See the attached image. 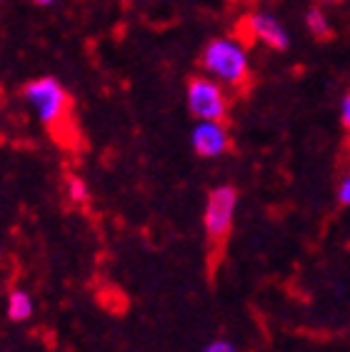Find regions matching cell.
<instances>
[{
    "label": "cell",
    "instance_id": "1",
    "mask_svg": "<svg viewBox=\"0 0 350 352\" xmlns=\"http://www.w3.org/2000/svg\"><path fill=\"white\" fill-rule=\"evenodd\" d=\"M203 70L228 88H243L250 82V63L245 45L236 38H213L203 47L200 55Z\"/></svg>",
    "mask_w": 350,
    "mask_h": 352
},
{
    "label": "cell",
    "instance_id": "2",
    "mask_svg": "<svg viewBox=\"0 0 350 352\" xmlns=\"http://www.w3.org/2000/svg\"><path fill=\"white\" fill-rule=\"evenodd\" d=\"M23 98L48 130H55L61 122L70 120V95L55 78L43 75L30 80L23 88Z\"/></svg>",
    "mask_w": 350,
    "mask_h": 352
},
{
    "label": "cell",
    "instance_id": "3",
    "mask_svg": "<svg viewBox=\"0 0 350 352\" xmlns=\"http://www.w3.org/2000/svg\"><path fill=\"white\" fill-rule=\"evenodd\" d=\"M185 98H188V110L190 116L198 120H216L225 122L228 118V95L223 90V85L208 75H193L185 88Z\"/></svg>",
    "mask_w": 350,
    "mask_h": 352
},
{
    "label": "cell",
    "instance_id": "4",
    "mask_svg": "<svg viewBox=\"0 0 350 352\" xmlns=\"http://www.w3.org/2000/svg\"><path fill=\"white\" fill-rule=\"evenodd\" d=\"M238 208V192L230 185H218L208 192L205 212H203V228L210 243H225L233 230V217Z\"/></svg>",
    "mask_w": 350,
    "mask_h": 352
},
{
    "label": "cell",
    "instance_id": "5",
    "mask_svg": "<svg viewBox=\"0 0 350 352\" xmlns=\"http://www.w3.org/2000/svg\"><path fill=\"white\" fill-rule=\"evenodd\" d=\"M190 142L200 157H220L230 150V135L225 122L198 120L190 133Z\"/></svg>",
    "mask_w": 350,
    "mask_h": 352
},
{
    "label": "cell",
    "instance_id": "6",
    "mask_svg": "<svg viewBox=\"0 0 350 352\" xmlns=\"http://www.w3.org/2000/svg\"><path fill=\"white\" fill-rule=\"evenodd\" d=\"M243 25H245V30L250 33V38H256L262 45L273 47V50H288V45H290L288 30L280 25V21H278L276 15L250 13V15H245Z\"/></svg>",
    "mask_w": 350,
    "mask_h": 352
},
{
    "label": "cell",
    "instance_id": "7",
    "mask_svg": "<svg viewBox=\"0 0 350 352\" xmlns=\"http://www.w3.org/2000/svg\"><path fill=\"white\" fill-rule=\"evenodd\" d=\"M6 312L10 322H25V320H30V315H33V298H30L25 290H18V287H15V290L8 292Z\"/></svg>",
    "mask_w": 350,
    "mask_h": 352
},
{
    "label": "cell",
    "instance_id": "8",
    "mask_svg": "<svg viewBox=\"0 0 350 352\" xmlns=\"http://www.w3.org/2000/svg\"><path fill=\"white\" fill-rule=\"evenodd\" d=\"M305 25H308V30L316 35L318 41H325V38H330V33H333L328 18H325V13L320 8H310L308 13H305Z\"/></svg>",
    "mask_w": 350,
    "mask_h": 352
},
{
    "label": "cell",
    "instance_id": "9",
    "mask_svg": "<svg viewBox=\"0 0 350 352\" xmlns=\"http://www.w3.org/2000/svg\"><path fill=\"white\" fill-rule=\"evenodd\" d=\"M65 192H68V200L75 205H83L88 200V185L83 177H68L65 180Z\"/></svg>",
    "mask_w": 350,
    "mask_h": 352
},
{
    "label": "cell",
    "instance_id": "10",
    "mask_svg": "<svg viewBox=\"0 0 350 352\" xmlns=\"http://www.w3.org/2000/svg\"><path fill=\"white\" fill-rule=\"evenodd\" d=\"M203 352H238V347L233 342H228V340H213Z\"/></svg>",
    "mask_w": 350,
    "mask_h": 352
},
{
    "label": "cell",
    "instance_id": "11",
    "mask_svg": "<svg viewBox=\"0 0 350 352\" xmlns=\"http://www.w3.org/2000/svg\"><path fill=\"white\" fill-rule=\"evenodd\" d=\"M338 200H340V205H348L350 208V173L338 185Z\"/></svg>",
    "mask_w": 350,
    "mask_h": 352
},
{
    "label": "cell",
    "instance_id": "12",
    "mask_svg": "<svg viewBox=\"0 0 350 352\" xmlns=\"http://www.w3.org/2000/svg\"><path fill=\"white\" fill-rule=\"evenodd\" d=\"M340 120H343L345 130L350 133V93H345L343 100H340Z\"/></svg>",
    "mask_w": 350,
    "mask_h": 352
},
{
    "label": "cell",
    "instance_id": "13",
    "mask_svg": "<svg viewBox=\"0 0 350 352\" xmlns=\"http://www.w3.org/2000/svg\"><path fill=\"white\" fill-rule=\"evenodd\" d=\"M318 3H325V6H338V3H343V0H318Z\"/></svg>",
    "mask_w": 350,
    "mask_h": 352
},
{
    "label": "cell",
    "instance_id": "14",
    "mask_svg": "<svg viewBox=\"0 0 350 352\" xmlns=\"http://www.w3.org/2000/svg\"><path fill=\"white\" fill-rule=\"evenodd\" d=\"M35 6H50V3H55V0H33Z\"/></svg>",
    "mask_w": 350,
    "mask_h": 352
}]
</instances>
